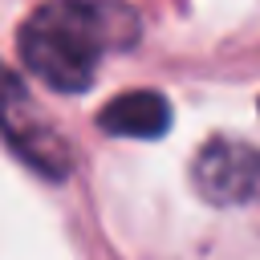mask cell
<instances>
[{
  "mask_svg": "<svg viewBox=\"0 0 260 260\" xmlns=\"http://www.w3.org/2000/svg\"><path fill=\"white\" fill-rule=\"evenodd\" d=\"M260 179V154L232 142V138H215L199 150L195 158V187L211 199V203H240L256 191Z\"/></svg>",
  "mask_w": 260,
  "mask_h": 260,
  "instance_id": "cell-2",
  "label": "cell"
},
{
  "mask_svg": "<svg viewBox=\"0 0 260 260\" xmlns=\"http://www.w3.org/2000/svg\"><path fill=\"white\" fill-rule=\"evenodd\" d=\"M98 126L122 138H162L171 130V106L154 89H130L98 114Z\"/></svg>",
  "mask_w": 260,
  "mask_h": 260,
  "instance_id": "cell-3",
  "label": "cell"
},
{
  "mask_svg": "<svg viewBox=\"0 0 260 260\" xmlns=\"http://www.w3.org/2000/svg\"><path fill=\"white\" fill-rule=\"evenodd\" d=\"M138 37V20L126 4L110 0H53L37 8L20 28V61L49 89L77 93L93 81L110 49H126Z\"/></svg>",
  "mask_w": 260,
  "mask_h": 260,
  "instance_id": "cell-1",
  "label": "cell"
}]
</instances>
